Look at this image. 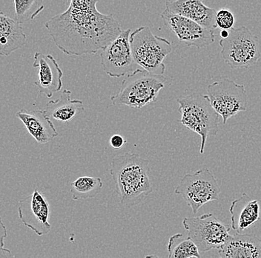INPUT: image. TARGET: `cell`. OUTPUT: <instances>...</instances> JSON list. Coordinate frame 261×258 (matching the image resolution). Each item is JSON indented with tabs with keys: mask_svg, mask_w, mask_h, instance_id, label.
Returning <instances> with one entry per match:
<instances>
[{
	"mask_svg": "<svg viewBox=\"0 0 261 258\" xmlns=\"http://www.w3.org/2000/svg\"><path fill=\"white\" fill-rule=\"evenodd\" d=\"M99 0H71L68 9L45 24L57 48L68 55L96 54L122 32L112 14L97 9Z\"/></svg>",
	"mask_w": 261,
	"mask_h": 258,
	"instance_id": "1",
	"label": "cell"
},
{
	"mask_svg": "<svg viewBox=\"0 0 261 258\" xmlns=\"http://www.w3.org/2000/svg\"><path fill=\"white\" fill-rule=\"evenodd\" d=\"M109 173L124 207L138 205L154 192L149 161L137 153H126L112 158Z\"/></svg>",
	"mask_w": 261,
	"mask_h": 258,
	"instance_id": "2",
	"label": "cell"
},
{
	"mask_svg": "<svg viewBox=\"0 0 261 258\" xmlns=\"http://www.w3.org/2000/svg\"><path fill=\"white\" fill-rule=\"evenodd\" d=\"M179 122L189 130L201 137L200 153L203 154L208 137L216 135L218 131L220 115L215 111L208 96L194 92L177 99Z\"/></svg>",
	"mask_w": 261,
	"mask_h": 258,
	"instance_id": "3",
	"label": "cell"
},
{
	"mask_svg": "<svg viewBox=\"0 0 261 258\" xmlns=\"http://www.w3.org/2000/svg\"><path fill=\"white\" fill-rule=\"evenodd\" d=\"M166 82L163 75L152 74L138 68L125 76L120 91L111 97V101L117 107L143 108L156 101Z\"/></svg>",
	"mask_w": 261,
	"mask_h": 258,
	"instance_id": "4",
	"label": "cell"
},
{
	"mask_svg": "<svg viewBox=\"0 0 261 258\" xmlns=\"http://www.w3.org/2000/svg\"><path fill=\"white\" fill-rule=\"evenodd\" d=\"M130 44L135 63L152 74H164L163 61L172 52L167 39L154 35L148 26H141L130 33Z\"/></svg>",
	"mask_w": 261,
	"mask_h": 258,
	"instance_id": "5",
	"label": "cell"
},
{
	"mask_svg": "<svg viewBox=\"0 0 261 258\" xmlns=\"http://www.w3.org/2000/svg\"><path fill=\"white\" fill-rule=\"evenodd\" d=\"M219 43L222 57L231 68H249L260 58L258 38L246 26L230 29L228 37Z\"/></svg>",
	"mask_w": 261,
	"mask_h": 258,
	"instance_id": "6",
	"label": "cell"
},
{
	"mask_svg": "<svg viewBox=\"0 0 261 258\" xmlns=\"http://www.w3.org/2000/svg\"><path fill=\"white\" fill-rule=\"evenodd\" d=\"M182 196L193 214L208 202L218 200L220 194L219 183L207 168H201L194 174H186L174 190Z\"/></svg>",
	"mask_w": 261,
	"mask_h": 258,
	"instance_id": "7",
	"label": "cell"
},
{
	"mask_svg": "<svg viewBox=\"0 0 261 258\" xmlns=\"http://www.w3.org/2000/svg\"><path fill=\"white\" fill-rule=\"evenodd\" d=\"M182 225L187 231L188 237L195 242L200 252L219 249L231 236L229 227L212 214L186 217Z\"/></svg>",
	"mask_w": 261,
	"mask_h": 258,
	"instance_id": "8",
	"label": "cell"
},
{
	"mask_svg": "<svg viewBox=\"0 0 261 258\" xmlns=\"http://www.w3.org/2000/svg\"><path fill=\"white\" fill-rule=\"evenodd\" d=\"M208 96L212 107L223 119V125L230 118L247 109L248 97L244 85L228 78L208 85Z\"/></svg>",
	"mask_w": 261,
	"mask_h": 258,
	"instance_id": "9",
	"label": "cell"
},
{
	"mask_svg": "<svg viewBox=\"0 0 261 258\" xmlns=\"http://www.w3.org/2000/svg\"><path fill=\"white\" fill-rule=\"evenodd\" d=\"M130 29L122 31L115 40L101 51V66L112 78H121L132 73L135 62L130 49Z\"/></svg>",
	"mask_w": 261,
	"mask_h": 258,
	"instance_id": "10",
	"label": "cell"
},
{
	"mask_svg": "<svg viewBox=\"0 0 261 258\" xmlns=\"http://www.w3.org/2000/svg\"><path fill=\"white\" fill-rule=\"evenodd\" d=\"M166 27L173 32L179 42L187 46L203 49L215 41L213 29H208L189 18L165 11L161 14Z\"/></svg>",
	"mask_w": 261,
	"mask_h": 258,
	"instance_id": "11",
	"label": "cell"
},
{
	"mask_svg": "<svg viewBox=\"0 0 261 258\" xmlns=\"http://www.w3.org/2000/svg\"><path fill=\"white\" fill-rule=\"evenodd\" d=\"M18 215L22 223L38 236L48 234L51 231L50 205L45 196L37 189L19 201Z\"/></svg>",
	"mask_w": 261,
	"mask_h": 258,
	"instance_id": "12",
	"label": "cell"
},
{
	"mask_svg": "<svg viewBox=\"0 0 261 258\" xmlns=\"http://www.w3.org/2000/svg\"><path fill=\"white\" fill-rule=\"evenodd\" d=\"M33 67L38 69V80L34 84L41 94L50 99L63 86V71L51 55L36 52Z\"/></svg>",
	"mask_w": 261,
	"mask_h": 258,
	"instance_id": "13",
	"label": "cell"
},
{
	"mask_svg": "<svg viewBox=\"0 0 261 258\" xmlns=\"http://www.w3.org/2000/svg\"><path fill=\"white\" fill-rule=\"evenodd\" d=\"M166 10L172 14H179L192 19L208 29L215 30L218 28L216 24L217 11L205 6L203 0L166 2Z\"/></svg>",
	"mask_w": 261,
	"mask_h": 258,
	"instance_id": "14",
	"label": "cell"
},
{
	"mask_svg": "<svg viewBox=\"0 0 261 258\" xmlns=\"http://www.w3.org/2000/svg\"><path fill=\"white\" fill-rule=\"evenodd\" d=\"M16 116L23 123L29 134L37 142L42 145L48 144L58 136L56 128L45 110L21 109Z\"/></svg>",
	"mask_w": 261,
	"mask_h": 258,
	"instance_id": "15",
	"label": "cell"
},
{
	"mask_svg": "<svg viewBox=\"0 0 261 258\" xmlns=\"http://www.w3.org/2000/svg\"><path fill=\"white\" fill-rule=\"evenodd\" d=\"M218 254L221 258H261V239L254 234H231Z\"/></svg>",
	"mask_w": 261,
	"mask_h": 258,
	"instance_id": "16",
	"label": "cell"
},
{
	"mask_svg": "<svg viewBox=\"0 0 261 258\" xmlns=\"http://www.w3.org/2000/svg\"><path fill=\"white\" fill-rule=\"evenodd\" d=\"M229 212L231 214V228L237 233H242L255 224L260 219V205L257 200H251L246 194L231 202Z\"/></svg>",
	"mask_w": 261,
	"mask_h": 258,
	"instance_id": "17",
	"label": "cell"
},
{
	"mask_svg": "<svg viewBox=\"0 0 261 258\" xmlns=\"http://www.w3.org/2000/svg\"><path fill=\"white\" fill-rule=\"evenodd\" d=\"M27 36L22 24L0 14V55L9 56L13 52L23 48L27 44Z\"/></svg>",
	"mask_w": 261,
	"mask_h": 258,
	"instance_id": "18",
	"label": "cell"
},
{
	"mask_svg": "<svg viewBox=\"0 0 261 258\" xmlns=\"http://www.w3.org/2000/svg\"><path fill=\"white\" fill-rule=\"evenodd\" d=\"M71 91L65 89L55 101H50L45 110L49 117L63 123H68L73 118L84 112L83 101L71 99Z\"/></svg>",
	"mask_w": 261,
	"mask_h": 258,
	"instance_id": "19",
	"label": "cell"
},
{
	"mask_svg": "<svg viewBox=\"0 0 261 258\" xmlns=\"http://www.w3.org/2000/svg\"><path fill=\"white\" fill-rule=\"evenodd\" d=\"M167 250L169 258L201 257L195 242L182 233H175L170 237Z\"/></svg>",
	"mask_w": 261,
	"mask_h": 258,
	"instance_id": "20",
	"label": "cell"
},
{
	"mask_svg": "<svg viewBox=\"0 0 261 258\" xmlns=\"http://www.w3.org/2000/svg\"><path fill=\"white\" fill-rule=\"evenodd\" d=\"M102 179L96 176H81L71 184L73 200L94 198L102 189Z\"/></svg>",
	"mask_w": 261,
	"mask_h": 258,
	"instance_id": "21",
	"label": "cell"
},
{
	"mask_svg": "<svg viewBox=\"0 0 261 258\" xmlns=\"http://www.w3.org/2000/svg\"><path fill=\"white\" fill-rule=\"evenodd\" d=\"M16 20L24 24L32 21L44 10L43 0H14Z\"/></svg>",
	"mask_w": 261,
	"mask_h": 258,
	"instance_id": "22",
	"label": "cell"
},
{
	"mask_svg": "<svg viewBox=\"0 0 261 258\" xmlns=\"http://www.w3.org/2000/svg\"><path fill=\"white\" fill-rule=\"evenodd\" d=\"M216 24L222 30H230L236 24L234 14L226 9L220 10L216 14Z\"/></svg>",
	"mask_w": 261,
	"mask_h": 258,
	"instance_id": "23",
	"label": "cell"
},
{
	"mask_svg": "<svg viewBox=\"0 0 261 258\" xmlns=\"http://www.w3.org/2000/svg\"><path fill=\"white\" fill-rule=\"evenodd\" d=\"M110 145L114 149H120L126 143L127 141L120 135H114L111 137Z\"/></svg>",
	"mask_w": 261,
	"mask_h": 258,
	"instance_id": "24",
	"label": "cell"
},
{
	"mask_svg": "<svg viewBox=\"0 0 261 258\" xmlns=\"http://www.w3.org/2000/svg\"><path fill=\"white\" fill-rule=\"evenodd\" d=\"M229 35V30H222L220 32V37L221 38H226Z\"/></svg>",
	"mask_w": 261,
	"mask_h": 258,
	"instance_id": "25",
	"label": "cell"
},
{
	"mask_svg": "<svg viewBox=\"0 0 261 258\" xmlns=\"http://www.w3.org/2000/svg\"><path fill=\"white\" fill-rule=\"evenodd\" d=\"M166 2H172L174 1V0H166Z\"/></svg>",
	"mask_w": 261,
	"mask_h": 258,
	"instance_id": "26",
	"label": "cell"
}]
</instances>
